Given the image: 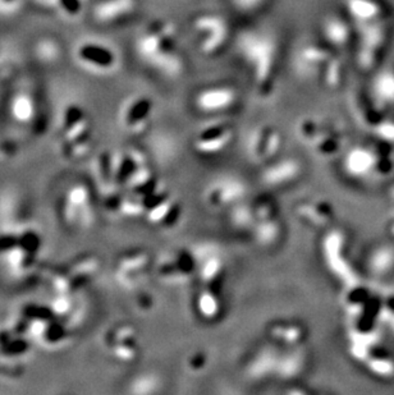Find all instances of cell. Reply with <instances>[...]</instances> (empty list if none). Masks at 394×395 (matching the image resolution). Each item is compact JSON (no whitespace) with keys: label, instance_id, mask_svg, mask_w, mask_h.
I'll list each match as a JSON object with an SVG mask.
<instances>
[{"label":"cell","instance_id":"cell-3","mask_svg":"<svg viewBox=\"0 0 394 395\" xmlns=\"http://www.w3.org/2000/svg\"><path fill=\"white\" fill-rule=\"evenodd\" d=\"M236 99V93L228 87H210L197 95L196 103L203 111H222L231 106Z\"/></svg>","mask_w":394,"mask_h":395},{"label":"cell","instance_id":"cell-1","mask_svg":"<svg viewBox=\"0 0 394 395\" xmlns=\"http://www.w3.org/2000/svg\"><path fill=\"white\" fill-rule=\"evenodd\" d=\"M238 51L261 87H271L276 78L277 45L269 35L246 32L238 39Z\"/></svg>","mask_w":394,"mask_h":395},{"label":"cell","instance_id":"cell-4","mask_svg":"<svg viewBox=\"0 0 394 395\" xmlns=\"http://www.w3.org/2000/svg\"><path fill=\"white\" fill-rule=\"evenodd\" d=\"M323 32L327 37L329 43H334V45H343L348 36V32H347V27L345 24L337 19V17H328L324 24H323Z\"/></svg>","mask_w":394,"mask_h":395},{"label":"cell","instance_id":"cell-8","mask_svg":"<svg viewBox=\"0 0 394 395\" xmlns=\"http://www.w3.org/2000/svg\"><path fill=\"white\" fill-rule=\"evenodd\" d=\"M392 232H393V235H394V222H393V225H392Z\"/></svg>","mask_w":394,"mask_h":395},{"label":"cell","instance_id":"cell-6","mask_svg":"<svg viewBox=\"0 0 394 395\" xmlns=\"http://www.w3.org/2000/svg\"><path fill=\"white\" fill-rule=\"evenodd\" d=\"M234 8L242 13L258 12L266 0H231Z\"/></svg>","mask_w":394,"mask_h":395},{"label":"cell","instance_id":"cell-7","mask_svg":"<svg viewBox=\"0 0 394 395\" xmlns=\"http://www.w3.org/2000/svg\"><path fill=\"white\" fill-rule=\"evenodd\" d=\"M62 4L68 12L72 13V14L80 11V1L79 0H62Z\"/></svg>","mask_w":394,"mask_h":395},{"label":"cell","instance_id":"cell-5","mask_svg":"<svg viewBox=\"0 0 394 395\" xmlns=\"http://www.w3.org/2000/svg\"><path fill=\"white\" fill-rule=\"evenodd\" d=\"M81 56L87 62L98 64L101 67H111L114 63V56L111 50L104 49L96 45H86L81 49Z\"/></svg>","mask_w":394,"mask_h":395},{"label":"cell","instance_id":"cell-9","mask_svg":"<svg viewBox=\"0 0 394 395\" xmlns=\"http://www.w3.org/2000/svg\"><path fill=\"white\" fill-rule=\"evenodd\" d=\"M8 1H11V0H8Z\"/></svg>","mask_w":394,"mask_h":395},{"label":"cell","instance_id":"cell-2","mask_svg":"<svg viewBox=\"0 0 394 395\" xmlns=\"http://www.w3.org/2000/svg\"><path fill=\"white\" fill-rule=\"evenodd\" d=\"M198 40V48L205 54H213L222 48L228 39L226 21L216 14H200L192 22Z\"/></svg>","mask_w":394,"mask_h":395}]
</instances>
